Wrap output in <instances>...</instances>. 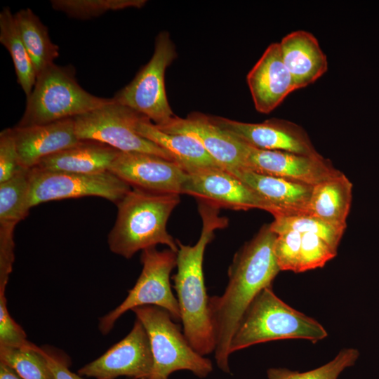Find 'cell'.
I'll return each mask as SVG.
<instances>
[{"label": "cell", "mask_w": 379, "mask_h": 379, "mask_svg": "<svg viewBox=\"0 0 379 379\" xmlns=\"http://www.w3.org/2000/svg\"><path fill=\"white\" fill-rule=\"evenodd\" d=\"M29 192L30 169L24 168L0 182V224L16 225L27 216Z\"/></svg>", "instance_id": "484cf974"}, {"label": "cell", "mask_w": 379, "mask_h": 379, "mask_svg": "<svg viewBox=\"0 0 379 379\" xmlns=\"http://www.w3.org/2000/svg\"><path fill=\"white\" fill-rule=\"evenodd\" d=\"M157 127L165 133L194 138L222 168L230 173L246 168V143L214 124L208 115L200 112H193L186 118L175 115L166 124Z\"/></svg>", "instance_id": "5bb4252c"}, {"label": "cell", "mask_w": 379, "mask_h": 379, "mask_svg": "<svg viewBox=\"0 0 379 379\" xmlns=\"http://www.w3.org/2000/svg\"><path fill=\"white\" fill-rule=\"evenodd\" d=\"M247 84L255 109L267 114L296 90L291 74L282 59L279 42L271 44L249 71Z\"/></svg>", "instance_id": "e0dca14e"}, {"label": "cell", "mask_w": 379, "mask_h": 379, "mask_svg": "<svg viewBox=\"0 0 379 379\" xmlns=\"http://www.w3.org/2000/svg\"><path fill=\"white\" fill-rule=\"evenodd\" d=\"M22 168L11 128H5L0 133V182L10 179Z\"/></svg>", "instance_id": "836d02e7"}, {"label": "cell", "mask_w": 379, "mask_h": 379, "mask_svg": "<svg viewBox=\"0 0 379 379\" xmlns=\"http://www.w3.org/2000/svg\"><path fill=\"white\" fill-rule=\"evenodd\" d=\"M231 173L267 202L274 218L308 215L313 185L246 169Z\"/></svg>", "instance_id": "d6986e66"}, {"label": "cell", "mask_w": 379, "mask_h": 379, "mask_svg": "<svg viewBox=\"0 0 379 379\" xmlns=\"http://www.w3.org/2000/svg\"><path fill=\"white\" fill-rule=\"evenodd\" d=\"M270 227L271 230L277 234L291 230L297 231L301 234H316L335 250L344 233V230L310 215L277 217L270 224Z\"/></svg>", "instance_id": "83f0119b"}, {"label": "cell", "mask_w": 379, "mask_h": 379, "mask_svg": "<svg viewBox=\"0 0 379 379\" xmlns=\"http://www.w3.org/2000/svg\"><path fill=\"white\" fill-rule=\"evenodd\" d=\"M202 229L197 242L185 245L177 240V272L173 276L183 333L193 349L204 356L215 351V340L208 309L203 272L206 246L215 231L227 227L228 220L220 215V208L198 200Z\"/></svg>", "instance_id": "7a4b0ae2"}, {"label": "cell", "mask_w": 379, "mask_h": 379, "mask_svg": "<svg viewBox=\"0 0 379 379\" xmlns=\"http://www.w3.org/2000/svg\"><path fill=\"white\" fill-rule=\"evenodd\" d=\"M246 169L258 173L316 185L340 175L321 155L307 156L267 150L246 144Z\"/></svg>", "instance_id": "2e32d148"}, {"label": "cell", "mask_w": 379, "mask_h": 379, "mask_svg": "<svg viewBox=\"0 0 379 379\" xmlns=\"http://www.w3.org/2000/svg\"><path fill=\"white\" fill-rule=\"evenodd\" d=\"M120 151L94 140H81L77 145L41 159L40 170L95 174L109 171Z\"/></svg>", "instance_id": "44dd1931"}, {"label": "cell", "mask_w": 379, "mask_h": 379, "mask_svg": "<svg viewBox=\"0 0 379 379\" xmlns=\"http://www.w3.org/2000/svg\"><path fill=\"white\" fill-rule=\"evenodd\" d=\"M180 201L178 194L131 188L117 204V219L107 238L110 251L128 259L139 251L164 244L177 253V241L166 225Z\"/></svg>", "instance_id": "3957f363"}, {"label": "cell", "mask_w": 379, "mask_h": 379, "mask_svg": "<svg viewBox=\"0 0 379 379\" xmlns=\"http://www.w3.org/2000/svg\"><path fill=\"white\" fill-rule=\"evenodd\" d=\"M327 335L321 324L288 305L270 286L257 295L246 310L231 340L230 352L281 339L316 343Z\"/></svg>", "instance_id": "277c9868"}, {"label": "cell", "mask_w": 379, "mask_h": 379, "mask_svg": "<svg viewBox=\"0 0 379 379\" xmlns=\"http://www.w3.org/2000/svg\"><path fill=\"white\" fill-rule=\"evenodd\" d=\"M209 117L219 127L253 147L307 156L321 155L303 128L293 122L272 118L255 124Z\"/></svg>", "instance_id": "4fadbf2b"}, {"label": "cell", "mask_w": 379, "mask_h": 379, "mask_svg": "<svg viewBox=\"0 0 379 379\" xmlns=\"http://www.w3.org/2000/svg\"><path fill=\"white\" fill-rule=\"evenodd\" d=\"M153 357L147 333L136 319L129 333L103 354L79 369L81 376L95 379H147Z\"/></svg>", "instance_id": "8fae6325"}, {"label": "cell", "mask_w": 379, "mask_h": 379, "mask_svg": "<svg viewBox=\"0 0 379 379\" xmlns=\"http://www.w3.org/2000/svg\"><path fill=\"white\" fill-rule=\"evenodd\" d=\"M109 171L133 188L180 195L187 174L178 164L163 157L121 151Z\"/></svg>", "instance_id": "9a60e30c"}, {"label": "cell", "mask_w": 379, "mask_h": 379, "mask_svg": "<svg viewBox=\"0 0 379 379\" xmlns=\"http://www.w3.org/2000/svg\"><path fill=\"white\" fill-rule=\"evenodd\" d=\"M55 379H84L82 376L69 370V358L62 352L53 348L41 347Z\"/></svg>", "instance_id": "d590c367"}, {"label": "cell", "mask_w": 379, "mask_h": 379, "mask_svg": "<svg viewBox=\"0 0 379 379\" xmlns=\"http://www.w3.org/2000/svg\"><path fill=\"white\" fill-rule=\"evenodd\" d=\"M0 42L10 53L18 83L28 96L36 79L32 62L22 39L15 15L8 7L0 13Z\"/></svg>", "instance_id": "d4e9b609"}, {"label": "cell", "mask_w": 379, "mask_h": 379, "mask_svg": "<svg viewBox=\"0 0 379 379\" xmlns=\"http://www.w3.org/2000/svg\"><path fill=\"white\" fill-rule=\"evenodd\" d=\"M135 128L141 136L167 151L173 161L187 173L221 168L201 143L190 136L165 133L142 115L137 121Z\"/></svg>", "instance_id": "7402d4cb"}, {"label": "cell", "mask_w": 379, "mask_h": 379, "mask_svg": "<svg viewBox=\"0 0 379 379\" xmlns=\"http://www.w3.org/2000/svg\"><path fill=\"white\" fill-rule=\"evenodd\" d=\"M141 115L113 100L74 117L75 131L79 140H94L121 152L147 153L174 161L167 151L137 133L135 126Z\"/></svg>", "instance_id": "9c48e42d"}, {"label": "cell", "mask_w": 379, "mask_h": 379, "mask_svg": "<svg viewBox=\"0 0 379 379\" xmlns=\"http://www.w3.org/2000/svg\"><path fill=\"white\" fill-rule=\"evenodd\" d=\"M279 44L283 61L293 77L296 89L313 84L326 72V55L311 32H291Z\"/></svg>", "instance_id": "ffe728a7"}, {"label": "cell", "mask_w": 379, "mask_h": 379, "mask_svg": "<svg viewBox=\"0 0 379 379\" xmlns=\"http://www.w3.org/2000/svg\"><path fill=\"white\" fill-rule=\"evenodd\" d=\"M183 194L218 208H259L272 213L271 206L253 190L234 174L220 167L187 173Z\"/></svg>", "instance_id": "7c38bea8"}, {"label": "cell", "mask_w": 379, "mask_h": 379, "mask_svg": "<svg viewBox=\"0 0 379 379\" xmlns=\"http://www.w3.org/2000/svg\"><path fill=\"white\" fill-rule=\"evenodd\" d=\"M0 361L12 367L23 379H55L41 347H0Z\"/></svg>", "instance_id": "4316f807"}, {"label": "cell", "mask_w": 379, "mask_h": 379, "mask_svg": "<svg viewBox=\"0 0 379 379\" xmlns=\"http://www.w3.org/2000/svg\"><path fill=\"white\" fill-rule=\"evenodd\" d=\"M51 2L54 10L63 12L73 18L88 20L110 11L131 7L142 8L147 1L145 0H53Z\"/></svg>", "instance_id": "f1b7e54d"}, {"label": "cell", "mask_w": 379, "mask_h": 379, "mask_svg": "<svg viewBox=\"0 0 379 379\" xmlns=\"http://www.w3.org/2000/svg\"><path fill=\"white\" fill-rule=\"evenodd\" d=\"M5 294L0 295V347L34 348L36 345L27 339L21 326L11 317Z\"/></svg>", "instance_id": "d6a6232c"}, {"label": "cell", "mask_w": 379, "mask_h": 379, "mask_svg": "<svg viewBox=\"0 0 379 379\" xmlns=\"http://www.w3.org/2000/svg\"><path fill=\"white\" fill-rule=\"evenodd\" d=\"M15 225L0 224V294H5L15 260Z\"/></svg>", "instance_id": "e575fe53"}, {"label": "cell", "mask_w": 379, "mask_h": 379, "mask_svg": "<svg viewBox=\"0 0 379 379\" xmlns=\"http://www.w3.org/2000/svg\"><path fill=\"white\" fill-rule=\"evenodd\" d=\"M131 188L110 171L84 174L32 168L29 206L84 197H99L117 204Z\"/></svg>", "instance_id": "30bf717a"}, {"label": "cell", "mask_w": 379, "mask_h": 379, "mask_svg": "<svg viewBox=\"0 0 379 379\" xmlns=\"http://www.w3.org/2000/svg\"><path fill=\"white\" fill-rule=\"evenodd\" d=\"M0 379H23L12 367L0 361Z\"/></svg>", "instance_id": "8d00e7d4"}, {"label": "cell", "mask_w": 379, "mask_h": 379, "mask_svg": "<svg viewBox=\"0 0 379 379\" xmlns=\"http://www.w3.org/2000/svg\"><path fill=\"white\" fill-rule=\"evenodd\" d=\"M337 254L321 237L311 233H302L298 273L322 267Z\"/></svg>", "instance_id": "4dcf8cb0"}, {"label": "cell", "mask_w": 379, "mask_h": 379, "mask_svg": "<svg viewBox=\"0 0 379 379\" xmlns=\"http://www.w3.org/2000/svg\"><path fill=\"white\" fill-rule=\"evenodd\" d=\"M352 199V184L341 173L314 185L308 215L345 231Z\"/></svg>", "instance_id": "603a6c76"}, {"label": "cell", "mask_w": 379, "mask_h": 379, "mask_svg": "<svg viewBox=\"0 0 379 379\" xmlns=\"http://www.w3.org/2000/svg\"><path fill=\"white\" fill-rule=\"evenodd\" d=\"M75 74L73 66L55 63L39 74L16 126L27 127L73 118L113 102V98L97 97L85 91Z\"/></svg>", "instance_id": "5b68a950"}, {"label": "cell", "mask_w": 379, "mask_h": 379, "mask_svg": "<svg viewBox=\"0 0 379 379\" xmlns=\"http://www.w3.org/2000/svg\"><path fill=\"white\" fill-rule=\"evenodd\" d=\"M177 56L169 33L160 32L155 38L154 50L149 61L135 78L112 98L161 126L174 116L166 96L165 72Z\"/></svg>", "instance_id": "ba28073f"}, {"label": "cell", "mask_w": 379, "mask_h": 379, "mask_svg": "<svg viewBox=\"0 0 379 379\" xmlns=\"http://www.w3.org/2000/svg\"><path fill=\"white\" fill-rule=\"evenodd\" d=\"M14 15L37 76L54 63L59 56V47L51 40L47 27L30 8L21 9Z\"/></svg>", "instance_id": "cb8c5ba5"}, {"label": "cell", "mask_w": 379, "mask_h": 379, "mask_svg": "<svg viewBox=\"0 0 379 379\" xmlns=\"http://www.w3.org/2000/svg\"><path fill=\"white\" fill-rule=\"evenodd\" d=\"M277 234L270 225L238 251L228 270V284L220 296L208 299V309L215 340L218 366L230 373V346L244 314L257 295L280 271L274 253Z\"/></svg>", "instance_id": "6da1fadb"}, {"label": "cell", "mask_w": 379, "mask_h": 379, "mask_svg": "<svg viewBox=\"0 0 379 379\" xmlns=\"http://www.w3.org/2000/svg\"><path fill=\"white\" fill-rule=\"evenodd\" d=\"M359 353L354 348H344L328 363L311 371L298 372L283 368L267 370L268 379H338L346 368L354 364Z\"/></svg>", "instance_id": "f546056e"}, {"label": "cell", "mask_w": 379, "mask_h": 379, "mask_svg": "<svg viewBox=\"0 0 379 379\" xmlns=\"http://www.w3.org/2000/svg\"><path fill=\"white\" fill-rule=\"evenodd\" d=\"M142 272L124 300L100 318L98 328L103 335L110 332L118 319L135 307L153 305L166 310L175 322L181 321L178 302L170 283V275L177 263V253L156 247L142 251Z\"/></svg>", "instance_id": "52a82bcc"}, {"label": "cell", "mask_w": 379, "mask_h": 379, "mask_svg": "<svg viewBox=\"0 0 379 379\" xmlns=\"http://www.w3.org/2000/svg\"><path fill=\"white\" fill-rule=\"evenodd\" d=\"M302 234L291 230L277 234L274 253L280 271L298 273Z\"/></svg>", "instance_id": "1f68e13d"}, {"label": "cell", "mask_w": 379, "mask_h": 379, "mask_svg": "<svg viewBox=\"0 0 379 379\" xmlns=\"http://www.w3.org/2000/svg\"><path fill=\"white\" fill-rule=\"evenodd\" d=\"M131 311L143 325L150 343L153 368L147 379H168L172 373L180 370L205 378L212 371L211 361L193 349L166 310L145 305Z\"/></svg>", "instance_id": "8992f818"}, {"label": "cell", "mask_w": 379, "mask_h": 379, "mask_svg": "<svg viewBox=\"0 0 379 379\" xmlns=\"http://www.w3.org/2000/svg\"><path fill=\"white\" fill-rule=\"evenodd\" d=\"M20 165L27 169L43 159L77 145L73 118L27 127L11 128Z\"/></svg>", "instance_id": "ac0fdd59"}]
</instances>
